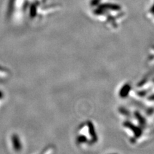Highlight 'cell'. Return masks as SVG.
<instances>
[{"label": "cell", "mask_w": 154, "mask_h": 154, "mask_svg": "<svg viewBox=\"0 0 154 154\" xmlns=\"http://www.w3.org/2000/svg\"><path fill=\"white\" fill-rule=\"evenodd\" d=\"M90 7L95 17L102 18L103 16V21L107 20L105 22L107 23H109V20L118 19V15H125L123 7L110 0H91Z\"/></svg>", "instance_id": "cell-1"}, {"label": "cell", "mask_w": 154, "mask_h": 154, "mask_svg": "<svg viewBox=\"0 0 154 154\" xmlns=\"http://www.w3.org/2000/svg\"><path fill=\"white\" fill-rule=\"evenodd\" d=\"M12 142L13 145L15 150H20V144H19V139L16 135L12 136Z\"/></svg>", "instance_id": "cell-2"}, {"label": "cell", "mask_w": 154, "mask_h": 154, "mask_svg": "<svg viewBox=\"0 0 154 154\" xmlns=\"http://www.w3.org/2000/svg\"><path fill=\"white\" fill-rule=\"evenodd\" d=\"M3 94L2 93V92L1 91H0V99L1 98H2V97H3Z\"/></svg>", "instance_id": "cell-3"}]
</instances>
